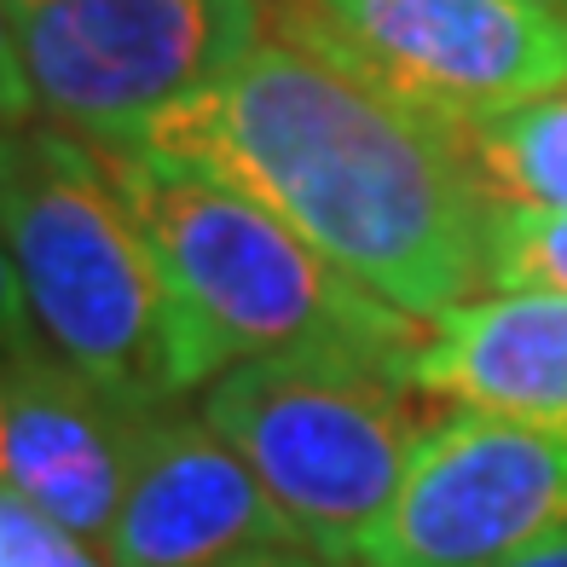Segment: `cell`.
I'll return each mask as SVG.
<instances>
[{"mask_svg": "<svg viewBox=\"0 0 567 567\" xmlns=\"http://www.w3.org/2000/svg\"><path fill=\"white\" fill-rule=\"evenodd\" d=\"M99 151L163 157L267 203L423 324L493 284L498 209L475 186L457 134L284 30Z\"/></svg>", "mask_w": 567, "mask_h": 567, "instance_id": "1", "label": "cell"}, {"mask_svg": "<svg viewBox=\"0 0 567 567\" xmlns=\"http://www.w3.org/2000/svg\"><path fill=\"white\" fill-rule=\"evenodd\" d=\"M99 151V145H93ZM174 284L209 377L255 359H301L411 389L429 324L342 272L267 203L134 151H99Z\"/></svg>", "mask_w": 567, "mask_h": 567, "instance_id": "2", "label": "cell"}, {"mask_svg": "<svg viewBox=\"0 0 567 567\" xmlns=\"http://www.w3.org/2000/svg\"><path fill=\"white\" fill-rule=\"evenodd\" d=\"M7 307L75 371L134 405L209 389L174 284L134 220L111 163L53 122L7 127Z\"/></svg>", "mask_w": 567, "mask_h": 567, "instance_id": "3", "label": "cell"}, {"mask_svg": "<svg viewBox=\"0 0 567 567\" xmlns=\"http://www.w3.org/2000/svg\"><path fill=\"white\" fill-rule=\"evenodd\" d=\"M411 394L365 371L255 359L209 382L203 417L255 470L301 545L348 567L377 538L434 429Z\"/></svg>", "mask_w": 567, "mask_h": 567, "instance_id": "4", "label": "cell"}, {"mask_svg": "<svg viewBox=\"0 0 567 567\" xmlns=\"http://www.w3.org/2000/svg\"><path fill=\"white\" fill-rule=\"evenodd\" d=\"M261 35L267 0H7V111L116 145Z\"/></svg>", "mask_w": 567, "mask_h": 567, "instance_id": "5", "label": "cell"}, {"mask_svg": "<svg viewBox=\"0 0 567 567\" xmlns=\"http://www.w3.org/2000/svg\"><path fill=\"white\" fill-rule=\"evenodd\" d=\"M267 30L319 47L446 127L567 93L561 0H267Z\"/></svg>", "mask_w": 567, "mask_h": 567, "instance_id": "6", "label": "cell"}, {"mask_svg": "<svg viewBox=\"0 0 567 567\" xmlns=\"http://www.w3.org/2000/svg\"><path fill=\"white\" fill-rule=\"evenodd\" d=\"M567 533V441L486 411L441 417L359 567H515Z\"/></svg>", "mask_w": 567, "mask_h": 567, "instance_id": "7", "label": "cell"}, {"mask_svg": "<svg viewBox=\"0 0 567 567\" xmlns=\"http://www.w3.org/2000/svg\"><path fill=\"white\" fill-rule=\"evenodd\" d=\"M151 423H157L151 405L122 400L87 371H75L35 337L18 307H7V389H0L7 493L105 550Z\"/></svg>", "mask_w": 567, "mask_h": 567, "instance_id": "8", "label": "cell"}, {"mask_svg": "<svg viewBox=\"0 0 567 567\" xmlns=\"http://www.w3.org/2000/svg\"><path fill=\"white\" fill-rule=\"evenodd\" d=\"M301 545L255 470L209 429L203 411H157L134 486L105 538L111 567H231ZM307 550V545H301Z\"/></svg>", "mask_w": 567, "mask_h": 567, "instance_id": "9", "label": "cell"}, {"mask_svg": "<svg viewBox=\"0 0 567 567\" xmlns=\"http://www.w3.org/2000/svg\"><path fill=\"white\" fill-rule=\"evenodd\" d=\"M411 389L567 441V296L498 290L429 324Z\"/></svg>", "mask_w": 567, "mask_h": 567, "instance_id": "10", "label": "cell"}, {"mask_svg": "<svg viewBox=\"0 0 567 567\" xmlns=\"http://www.w3.org/2000/svg\"><path fill=\"white\" fill-rule=\"evenodd\" d=\"M452 134L493 209L567 215V93L533 99L486 122H463Z\"/></svg>", "mask_w": 567, "mask_h": 567, "instance_id": "11", "label": "cell"}, {"mask_svg": "<svg viewBox=\"0 0 567 567\" xmlns=\"http://www.w3.org/2000/svg\"><path fill=\"white\" fill-rule=\"evenodd\" d=\"M493 290L567 296V215L498 209V220H493Z\"/></svg>", "mask_w": 567, "mask_h": 567, "instance_id": "12", "label": "cell"}, {"mask_svg": "<svg viewBox=\"0 0 567 567\" xmlns=\"http://www.w3.org/2000/svg\"><path fill=\"white\" fill-rule=\"evenodd\" d=\"M0 567H111V561L87 538L47 522L35 504L7 493L0 498Z\"/></svg>", "mask_w": 567, "mask_h": 567, "instance_id": "13", "label": "cell"}, {"mask_svg": "<svg viewBox=\"0 0 567 567\" xmlns=\"http://www.w3.org/2000/svg\"><path fill=\"white\" fill-rule=\"evenodd\" d=\"M231 567H337V561H324V556L301 550V545H284V550H261V556H244V561H231Z\"/></svg>", "mask_w": 567, "mask_h": 567, "instance_id": "14", "label": "cell"}, {"mask_svg": "<svg viewBox=\"0 0 567 567\" xmlns=\"http://www.w3.org/2000/svg\"><path fill=\"white\" fill-rule=\"evenodd\" d=\"M515 567H567V533H561V538H550V545H538L533 556H522Z\"/></svg>", "mask_w": 567, "mask_h": 567, "instance_id": "15", "label": "cell"}, {"mask_svg": "<svg viewBox=\"0 0 567 567\" xmlns=\"http://www.w3.org/2000/svg\"><path fill=\"white\" fill-rule=\"evenodd\" d=\"M561 7H567V0H561Z\"/></svg>", "mask_w": 567, "mask_h": 567, "instance_id": "16", "label": "cell"}]
</instances>
